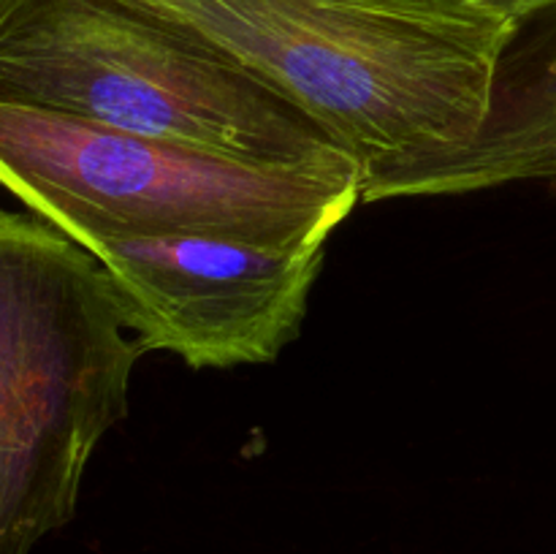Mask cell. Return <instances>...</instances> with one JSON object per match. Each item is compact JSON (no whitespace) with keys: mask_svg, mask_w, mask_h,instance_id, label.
Here are the masks:
<instances>
[{"mask_svg":"<svg viewBox=\"0 0 556 554\" xmlns=\"http://www.w3.org/2000/svg\"><path fill=\"white\" fill-rule=\"evenodd\" d=\"M0 103L264 168L362 174L280 87L144 0H0Z\"/></svg>","mask_w":556,"mask_h":554,"instance_id":"6da1fadb","label":"cell"},{"mask_svg":"<svg viewBox=\"0 0 556 554\" xmlns=\"http://www.w3.org/2000/svg\"><path fill=\"white\" fill-rule=\"evenodd\" d=\"M258 71L358 163L467 141L514 25L462 0H144Z\"/></svg>","mask_w":556,"mask_h":554,"instance_id":"7a4b0ae2","label":"cell"},{"mask_svg":"<svg viewBox=\"0 0 556 554\" xmlns=\"http://www.w3.org/2000/svg\"><path fill=\"white\" fill-rule=\"evenodd\" d=\"M141 356L101 261L36 212L0 206V554H30L74 519Z\"/></svg>","mask_w":556,"mask_h":554,"instance_id":"3957f363","label":"cell"},{"mask_svg":"<svg viewBox=\"0 0 556 554\" xmlns=\"http://www.w3.org/2000/svg\"><path fill=\"white\" fill-rule=\"evenodd\" d=\"M0 185L90 250L109 239L326 244L358 172L264 168L47 109L0 103Z\"/></svg>","mask_w":556,"mask_h":554,"instance_id":"277c9868","label":"cell"},{"mask_svg":"<svg viewBox=\"0 0 556 554\" xmlns=\"http://www.w3.org/2000/svg\"><path fill=\"white\" fill-rule=\"evenodd\" d=\"M90 253L112 277L144 353L228 369L275 362L296 340L326 244L155 237L109 239Z\"/></svg>","mask_w":556,"mask_h":554,"instance_id":"5b68a950","label":"cell"},{"mask_svg":"<svg viewBox=\"0 0 556 554\" xmlns=\"http://www.w3.org/2000/svg\"><path fill=\"white\" fill-rule=\"evenodd\" d=\"M510 182L556 190V5L514 25L476 134L369 163L362 168V201L472 193Z\"/></svg>","mask_w":556,"mask_h":554,"instance_id":"8992f818","label":"cell"},{"mask_svg":"<svg viewBox=\"0 0 556 554\" xmlns=\"http://www.w3.org/2000/svg\"><path fill=\"white\" fill-rule=\"evenodd\" d=\"M462 3L476 5V9L486 11V14H494L500 20L516 25V22L527 20V16L538 14V11L552 9V5H556V0H462Z\"/></svg>","mask_w":556,"mask_h":554,"instance_id":"52a82bcc","label":"cell"}]
</instances>
